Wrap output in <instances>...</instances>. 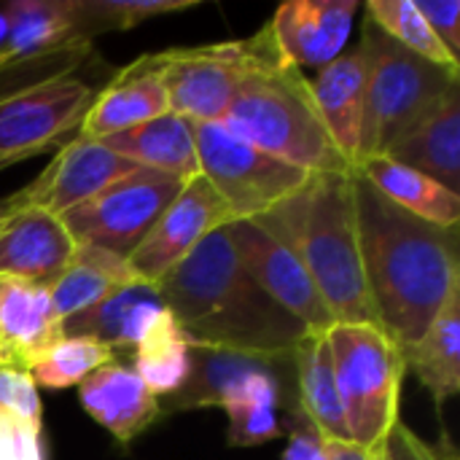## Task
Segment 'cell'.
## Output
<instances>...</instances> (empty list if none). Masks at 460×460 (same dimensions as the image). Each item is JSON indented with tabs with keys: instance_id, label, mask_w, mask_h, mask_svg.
I'll return each instance as SVG.
<instances>
[{
	"instance_id": "obj_19",
	"label": "cell",
	"mask_w": 460,
	"mask_h": 460,
	"mask_svg": "<svg viewBox=\"0 0 460 460\" xmlns=\"http://www.w3.org/2000/svg\"><path fill=\"white\" fill-rule=\"evenodd\" d=\"M291 361H294V353L267 356V353L226 350V348H213V345H191L189 377L172 396L159 399V415L221 407L226 394L248 375L283 369Z\"/></svg>"
},
{
	"instance_id": "obj_8",
	"label": "cell",
	"mask_w": 460,
	"mask_h": 460,
	"mask_svg": "<svg viewBox=\"0 0 460 460\" xmlns=\"http://www.w3.org/2000/svg\"><path fill=\"white\" fill-rule=\"evenodd\" d=\"M181 189L183 181L137 167L92 199L62 213L59 221L75 245L102 248L127 261Z\"/></svg>"
},
{
	"instance_id": "obj_1",
	"label": "cell",
	"mask_w": 460,
	"mask_h": 460,
	"mask_svg": "<svg viewBox=\"0 0 460 460\" xmlns=\"http://www.w3.org/2000/svg\"><path fill=\"white\" fill-rule=\"evenodd\" d=\"M361 267L377 329L402 350L460 288L458 229L434 226L388 202L350 170Z\"/></svg>"
},
{
	"instance_id": "obj_16",
	"label": "cell",
	"mask_w": 460,
	"mask_h": 460,
	"mask_svg": "<svg viewBox=\"0 0 460 460\" xmlns=\"http://www.w3.org/2000/svg\"><path fill=\"white\" fill-rule=\"evenodd\" d=\"M75 251L59 216L40 208L19 210L0 232V278L49 288Z\"/></svg>"
},
{
	"instance_id": "obj_9",
	"label": "cell",
	"mask_w": 460,
	"mask_h": 460,
	"mask_svg": "<svg viewBox=\"0 0 460 460\" xmlns=\"http://www.w3.org/2000/svg\"><path fill=\"white\" fill-rule=\"evenodd\" d=\"M267 24L248 40L162 51L170 113L189 121H221L251 67L270 49Z\"/></svg>"
},
{
	"instance_id": "obj_7",
	"label": "cell",
	"mask_w": 460,
	"mask_h": 460,
	"mask_svg": "<svg viewBox=\"0 0 460 460\" xmlns=\"http://www.w3.org/2000/svg\"><path fill=\"white\" fill-rule=\"evenodd\" d=\"M194 143L199 172L234 221L267 216L310 181V172L259 151L221 121H194Z\"/></svg>"
},
{
	"instance_id": "obj_25",
	"label": "cell",
	"mask_w": 460,
	"mask_h": 460,
	"mask_svg": "<svg viewBox=\"0 0 460 460\" xmlns=\"http://www.w3.org/2000/svg\"><path fill=\"white\" fill-rule=\"evenodd\" d=\"M140 283V278L129 270V264L102 248L75 245L67 267L49 286V299L59 321H67L78 313L92 310L113 291Z\"/></svg>"
},
{
	"instance_id": "obj_28",
	"label": "cell",
	"mask_w": 460,
	"mask_h": 460,
	"mask_svg": "<svg viewBox=\"0 0 460 460\" xmlns=\"http://www.w3.org/2000/svg\"><path fill=\"white\" fill-rule=\"evenodd\" d=\"M132 350H135L132 369L156 399L172 396L186 383L191 342L186 340L170 310H164L148 326V332L140 337V342Z\"/></svg>"
},
{
	"instance_id": "obj_23",
	"label": "cell",
	"mask_w": 460,
	"mask_h": 460,
	"mask_svg": "<svg viewBox=\"0 0 460 460\" xmlns=\"http://www.w3.org/2000/svg\"><path fill=\"white\" fill-rule=\"evenodd\" d=\"M164 302L156 286L132 283L113 291L108 299L86 313L62 321V332L70 337H94L108 348H135L148 326L164 313Z\"/></svg>"
},
{
	"instance_id": "obj_12",
	"label": "cell",
	"mask_w": 460,
	"mask_h": 460,
	"mask_svg": "<svg viewBox=\"0 0 460 460\" xmlns=\"http://www.w3.org/2000/svg\"><path fill=\"white\" fill-rule=\"evenodd\" d=\"M94 89L65 75L0 97V156H38L81 124Z\"/></svg>"
},
{
	"instance_id": "obj_10",
	"label": "cell",
	"mask_w": 460,
	"mask_h": 460,
	"mask_svg": "<svg viewBox=\"0 0 460 460\" xmlns=\"http://www.w3.org/2000/svg\"><path fill=\"white\" fill-rule=\"evenodd\" d=\"M226 232L248 275L291 318H296L307 334L323 337L332 332L334 318L329 307L323 305L310 272L280 237H275L267 226H261L253 218L229 221Z\"/></svg>"
},
{
	"instance_id": "obj_20",
	"label": "cell",
	"mask_w": 460,
	"mask_h": 460,
	"mask_svg": "<svg viewBox=\"0 0 460 460\" xmlns=\"http://www.w3.org/2000/svg\"><path fill=\"white\" fill-rule=\"evenodd\" d=\"M62 334L49 288L0 278V364L27 372Z\"/></svg>"
},
{
	"instance_id": "obj_4",
	"label": "cell",
	"mask_w": 460,
	"mask_h": 460,
	"mask_svg": "<svg viewBox=\"0 0 460 460\" xmlns=\"http://www.w3.org/2000/svg\"><path fill=\"white\" fill-rule=\"evenodd\" d=\"M221 124L259 151L310 175L353 170L315 108L310 78L280 62L272 43L243 78Z\"/></svg>"
},
{
	"instance_id": "obj_35",
	"label": "cell",
	"mask_w": 460,
	"mask_h": 460,
	"mask_svg": "<svg viewBox=\"0 0 460 460\" xmlns=\"http://www.w3.org/2000/svg\"><path fill=\"white\" fill-rule=\"evenodd\" d=\"M286 434H288V447L283 453V460H329L326 439L313 429V423H307L299 415V410L291 412Z\"/></svg>"
},
{
	"instance_id": "obj_36",
	"label": "cell",
	"mask_w": 460,
	"mask_h": 460,
	"mask_svg": "<svg viewBox=\"0 0 460 460\" xmlns=\"http://www.w3.org/2000/svg\"><path fill=\"white\" fill-rule=\"evenodd\" d=\"M0 460H43L40 434H30L0 415Z\"/></svg>"
},
{
	"instance_id": "obj_33",
	"label": "cell",
	"mask_w": 460,
	"mask_h": 460,
	"mask_svg": "<svg viewBox=\"0 0 460 460\" xmlns=\"http://www.w3.org/2000/svg\"><path fill=\"white\" fill-rule=\"evenodd\" d=\"M197 5L194 0H100V8L111 24V30H127L135 27L151 16H162V13H175V11H186Z\"/></svg>"
},
{
	"instance_id": "obj_26",
	"label": "cell",
	"mask_w": 460,
	"mask_h": 460,
	"mask_svg": "<svg viewBox=\"0 0 460 460\" xmlns=\"http://www.w3.org/2000/svg\"><path fill=\"white\" fill-rule=\"evenodd\" d=\"M296 410L326 442H350L334 377V358L326 334L305 337L294 350Z\"/></svg>"
},
{
	"instance_id": "obj_17",
	"label": "cell",
	"mask_w": 460,
	"mask_h": 460,
	"mask_svg": "<svg viewBox=\"0 0 460 460\" xmlns=\"http://www.w3.org/2000/svg\"><path fill=\"white\" fill-rule=\"evenodd\" d=\"M78 399L86 415L121 445H129L162 418L159 399L146 388L132 367L119 361H108L105 367L94 369L78 385Z\"/></svg>"
},
{
	"instance_id": "obj_14",
	"label": "cell",
	"mask_w": 460,
	"mask_h": 460,
	"mask_svg": "<svg viewBox=\"0 0 460 460\" xmlns=\"http://www.w3.org/2000/svg\"><path fill=\"white\" fill-rule=\"evenodd\" d=\"M358 0H294L267 22L280 62L291 67H323L334 62L350 38Z\"/></svg>"
},
{
	"instance_id": "obj_2",
	"label": "cell",
	"mask_w": 460,
	"mask_h": 460,
	"mask_svg": "<svg viewBox=\"0 0 460 460\" xmlns=\"http://www.w3.org/2000/svg\"><path fill=\"white\" fill-rule=\"evenodd\" d=\"M156 291L191 345L245 353H294L310 337L240 264L226 226L205 237Z\"/></svg>"
},
{
	"instance_id": "obj_13",
	"label": "cell",
	"mask_w": 460,
	"mask_h": 460,
	"mask_svg": "<svg viewBox=\"0 0 460 460\" xmlns=\"http://www.w3.org/2000/svg\"><path fill=\"white\" fill-rule=\"evenodd\" d=\"M132 170H137V164L111 151L102 140L75 135L57 151L51 164L22 189V194L27 208L62 216Z\"/></svg>"
},
{
	"instance_id": "obj_31",
	"label": "cell",
	"mask_w": 460,
	"mask_h": 460,
	"mask_svg": "<svg viewBox=\"0 0 460 460\" xmlns=\"http://www.w3.org/2000/svg\"><path fill=\"white\" fill-rule=\"evenodd\" d=\"M0 415L30 434H40V399L30 372L0 364Z\"/></svg>"
},
{
	"instance_id": "obj_27",
	"label": "cell",
	"mask_w": 460,
	"mask_h": 460,
	"mask_svg": "<svg viewBox=\"0 0 460 460\" xmlns=\"http://www.w3.org/2000/svg\"><path fill=\"white\" fill-rule=\"evenodd\" d=\"M404 367L442 407L460 391V288L453 291L426 332L402 348Z\"/></svg>"
},
{
	"instance_id": "obj_24",
	"label": "cell",
	"mask_w": 460,
	"mask_h": 460,
	"mask_svg": "<svg viewBox=\"0 0 460 460\" xmlns=\"http://www.w3.org/2000/svg\"><path fill=\"white\" fill-rule=\"evenodd\" d=\"M358 170L388 202L442 229L460 226V194H453L429 175L394 162L391 156H367Z\"/></svg>"
},
{
	"instance_id": "obj_22",
	"label": "cell",
	"mask_w": 460,
	"mask_h": 460,
	"mask_svg": "<svg viewBox=\"0 0 460 460\" xmlns=\"http://www.w3.org/2000/svg\"><path fill=\"white\" fill-rule=\"evenodd\" d=\"M100 140L119 156L135 162L137 167L172 175L183 183L199 175L194 121L178 113H162L146 124H137L132 129Z\"/></svg>"
},
{
	"instance_id": "obj_37",
	"label": "cell",
	"mask_w": 460,
	"mask_h": 460,
	"mask_svg": "<svg viewBox=\"0 0 460 460\" xmlns=\"http://www.w3.org/2000/svg\"><path fill=\"white\" fill-rule=\"evenodd\" d=\"M329 460H383V453L364 450L353 442H326Z\"/></svg>"
},
{
	"instance_id": "obj_6",
	"label": "cell",
	"mask_w": 460,
	"mask_h": 460,
	"mask_svg": "<svg viewBox=\"0 0 460 460\" xmlns=\"http://www.w3.org/2000/svg\"><path fill=\"white\" fill-rule=\"evenodd\" d=\"M342 402L348 439L364 450L383 453L399 423L404 358L377 326L334 323L326 334Z\"/></svg>"
},
{
	"instance_id": "obj_3",
	"label": "cell",
	"mask_w": 460,
	"mask_h": 460,
	"mask_svg": "<svg viewBox=\"0 0 460 460\" xmlns=\"http://www.w3.org/2000/svg\"><path fill=\"white\" fill-rule=\"evenodd\" d=\"M253 221L299 256L334 323L377 326L361 267L350 172L310 175L294 197Z\"/></svg>"
},
{
	"instance_id": "obj_40",
	"label": "cell",
	"mask_w": 460,
	"mask_h": 460,
	"mask_svg": "<svg viewBox=\"0 0 460 460\" xmlns=\"http://www.w3.org/2000/svg\"><path fill=\"white\" fill-rule=\"evenodd\" d=\"M5 32H8V24H5V13H3V8H0V46H3V40H5Z\"/></svg>"
},
{
	"instance_id": "obj_34",
	"label": "cell",
	"mask_w": 460,
	"mask_h": 460,
	"mask_svg": "<svg viewBox=\"0 0 460 460\" xmlns=\"http://www.w3.org/2000/svg\"><path fill=\"white\" fill-rule=\"evenodd\" d=\"M415 8L423 13L431 32L439 38L445 51L460 62V3L458 0H418Z\"/></svg>"
},
{
	"instance_id": "obj_30",
	"label": "cell",
	"mask_w": 460,
	"mask_h": 460,
	"mask_svg": "<svg viewBox=\"0 0 460 460\" xmlns=\"http://www.w3.org/2000/svg\"><path fill=\"white\" fill-rule=\"evenodd\" d=\"M367 16L399 46H404L407 51L447 67V70H460V62H456L445 46L439 43V38L431 32V27L426 24L423 13L415 8L412 0H369L367 3Z\"/></svg>"
},
{
	"instance_id": "obj_15",
	"label": "cell",
	"mask_w": 460,
	"mask_h": 460,
	"mask_svg": "<svg viewBox=\"0 0 460 460\" xmlns=\"http://www.w3.org/2000/svg\"><path fill=\"white\" fill-rule=\"evenodd\" d=\"M162 70L164 62L159 51L143 54L121 73H116V78L102 92H94V100L78 124V135L100 140L170 113Z\"/></svg>"
},
{
	"instance_id": "obj_21",
	"label": "cell",
	"mask_w": 460,
	"mask_h": 460,
	"mask_svg": "<svg viewBox=\"0 0 460 460\" xmlns=\"http://www.w3.org/2000/svg\"><path fill=\"white\" fill-rule=\"evenodd\" d=\"M385 156L460 194V84L399 143H394Z\"/></svg>"
},
{
	"instance_id": "obj_11",
	"label": "cell",
	"mask_w": 460,
	"mask_h": 460,
	"mask_svg": "<svg viewBox=\"0 0 460 460\" xmlns=\"http://www.w3.org/2000/svg\"><path fill=\"white\" fill-rule=\"evenodd\" d=\"M234 221L226 202L199 172L186 181L175 199L164 208L154 229L127 259L129 270L148 286H156L170 270H175L205 237Z\"/></svg>"
},
{
	"instance_id": "obj_39",
	"label": "cell",
	"mask_w": 460,
	"mask_h": 460,
	"mask_svg": "<svg viewBox=\"0 0 460 460\" xmlns=\"http://www.w3.org/2000/svg\"><path fill=\"white\" fill-rule=\"evenodd\" d=\"M24 156H0V170H5V167H11V164H16V162H22Z\"/></svg>"
},
{
	"instance_id": "obj_32",
	"label": "cell",
	"mask_w": 460,
	"mask_h": 460,
	"mask_svg": "<svg viewBox=\"0 0 460 460\" xmlns=\"http://www.w3.org/2000/svg\"><path fill=\"white\" fill-rule=\"evenodd\" d=\"M383 460H458V453L450 439H445L442 445H429L399 420L383 445Z\"/></svg>"
},
{
	"instance_id": "obj_38",
	"label": "cell",
	"mask_w": 460,
	"mask_h": 460,
	"mask_svg": "<svg viewBox=\"0 0 460 460\" xmlns=\"http://www.w3.org/2000/svg\"><path fill=\"white\" fill-rule=\"evenodd\" d=\"M24 208H27V202H24V194H22V191H16V194L8 197V199H0V221L16 216V213L24 210Z\"/></svg>"
},
{
	"instance_id": "obj_18",
	"label": "cell",
	"mask_w": 460,
	"mask_h": 460,
	"mask_svg": "<svg viewBox=\"0 0 460 460\" xmlns=\"http://www.w3.org/2000/svg\"><path fill=\"white\" fill-rule=\"evenodd\" d=\"M315 108L350 167L361 156L364 108H367V57L361 46L342 51L334 62L323 65L310 81Z\"/></svg>"
},
{
	"instance_id": "obj_29",
	"label": "cell",
	"mask_w": 460,
	"mask_h": 460,
	"mask_svg": "<svg viewBox=\"0 0 460 460\" xmlns=\"http://www.w3.org/2000/svg\"><path fill=\"white\" fill-rule=\"evenodd\" d=\"M113 348L94 337H70L62 334L27 372L35 385L49 391H65L81 385L94 369L113 361Z\"/></svg>"
},
{
	"instance_id": "obj_5",
	"label": "cell",
	"mask_w": 460,
	"mask_h": 460,
	"mask_svg": "<svg viewBox=\"0 0 460 460\" xmlns=\"http://www.w3.org/2000/svg\"><path fill=\"white\" fill-rule=\"evenodd\" d=\"M361 51L367 57V108L361 132V159L385 156L442 97L460 84V70L439 67L396 40L369 16L361 24ZM356 162V164H358Z\"/></svg>"
}]
</instances>
